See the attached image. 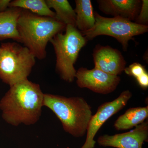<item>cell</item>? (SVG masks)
Instances as JSON below:
<instances>
[{"instance_id": "cell-5", "label": "cell", "mask_w": 148, "mask_h": 148, "mask_svg": "<svg viewBox=\"0 0 148 148\" xmlns=\"http://www.w3.org/2000/svg\"><path fill=\"white\" fill-rule=\"evenodd\" d=\"M0 79L10 86L28 79L36 57L26 47L16 42L1 46Z\"/></svg>"}, {"instance_id": "cell-2", "label": "cell", "mask_w": 148, "mask_h": 148, "mask_svg": "<svg viewBox=\"0 0 148 148\" xmlns=\"http://www.w3.org/2000/svg\"><path fill=\"white\" fill-rule=\"evenodd\" d=\"M66 27L55 18L38 16L24 9L17 23L21 42L40 60L46 57L48 43L56 35L65 30Z\"/></svg>"}, {"instance_id": "cell-1", "label": "cell", "mask_w": 148, "mask_h": 148, "mask_svg": "<svg viewBox=\"0 0 148 148\" xmlns=\"http://www.w3.org/2000/svg\"><path fill=\"white\" fill-rule=\"evenodd\" d=\"M44 95L39 85L28 79L11 86L0 101L3 118L14 126L35 124L41 114Z\"/></svg>"}, {"instance_id": "cell-8", "label": "cell", "mask_w": 148, "mask_h": 148, "mask_svg": "<svg viewBox=\"0 0 148 148\" xmlns=\"http://www.w3.org/2000/svg\"><path fill=\"white\" fill-rule=\"evenodd\" d=\"M75 78L79 87L102 94L112 92L121 81L119 77L106 73L95 68L91 70L80 68L77 71Z\"/></svg>"}, {"instance_id": "cell-18", "label": "cell", "mask_w": 148, "mask_h": 148, "mask_svg": "<svg viewBox=\"0 0 148 148\" xmlns=\"http://www.w3.org/2000/svg\"><path fill=\"white\" fill-rule=\"evenodd\" d=\"M124 71L127 75L134 77L135 78L140 76L147 71L145 67L138 63H133L128 67H125Z\"/></svg>"}, {"instance_id": "cell-12", "label": "cell", "mask_w": 148, "mask_h": 148, "mask_svg": "<svg viewBox=\"0 0 148 148\" xmlns=\"http://www.w3.org/2000/svg\"><path fill=\"white\" fill-rule=\"evenodd\" d=\"M22 11L18 8H9L0 12V40L11 39L21 42L17 30V23Z\"/></svg>"}, {"instance_id": "cell-7", "label": "cell", "mask_w": 148, "mask_h": 148, "mask_svg": "<svg viewBox=\"0 0 148 148\" xmlns=\"http://www.w3.org/2000/svg\"><path fill=\"white\" fill-rule=\"evenodd\" d=\"M132 96L130 90H124L114 101L99 106L96 113L91 117L86 131L85 143L82 148H94L95 141L94 138L98 130L112 116L124 108Z\"/></svg>"}, {"instance_id": "cell-13", "label": "cell", "mask_w": 148, "mask_h": 148, "mask_svg": "<svg viewBox=\"0 0 148 148\" xmlns=\"http://www.w3.org/2000/svg\"><path fill=\"white\" fill-rule=\"evenodd\" d=\"M76 28L80 32L88 31L95 24L93 8L90 0H76Z\"/></svg>"}, {"instance_id": "cell-16", "label": "cell", "mask_w": 148, "mask_h": 148, "mask_svg": "<svg viewBox=\"0 0 148 148\" xmlns=\"http://www.w3.org/2000/svg\"><path fill=\"white\" fill-rule=\"evenodd\" d=\"M9 8L26 10L40 16L55 17V12L49 8L45 0H14L11 1Z\"/></svg>"}, {"instance_id": "cell-10", "label": "cell", "mask_w": 148, "mask_h": 148, "mask_svg": "<svg viewBox=\"0 0 148 148\" xmlns=\"http://www.w3.org/2000/svg\"><path fill=\"white\" fill-rule=\"evenodd\" d=\"M92 56L95 68L106 73L118 76L125 69L126 62L121 52L109 46L96 45Z\"/></svg>"}, {"instance_id": "cell-4", "label": "cell", "mask_w": 148, "mask_h": 148, "mask_svg": "<svg viewBox=\"0 0 148 148\" xmlns=\"http://www.w3.org/2000/svg\"><path fill=\"white\" fill-rule=\"evenodd\" d=\"M87 41L71 25L66 26L65 33H58L50 40L56 56V69L62 79L68 82L73 81L77 72L74 65Z\"/></svg>"}, {"instance_id": "cell-20", "label": "cell", "mask_w": 148, "mask_h": 148, "mask_svg": "<svg viewBox=\"0 0 148 148\" xmlns=\"http://www.w3.org/2000/svg\"><path fill=\"white\" fill-rule=\"evenodd\" d=\"M10 0H0V12H3L9 8Z\"/></svg>"}, {"instance_id": "cell-14", "label": "cell", "mask_w": 148, "mask_h": 148, "mask_svg": "<svg viewBox=\"0 0 148 148\" xmlns=\"http://www.w3.org/2000/svg\"><path fill=\"white\" fill-rule=\"evenodd\" d=\"M148 116V106L131 108L118 118L114 127L118 130L130 129L143 123Z\"/></svg>"}, {"instance_id": "cell-21", "label": "cell", "mask_w": 148, "mask_h": 148, "mask_svg": "<svg viewBox=\"0 0 148 148\" xmlns=\"http://www.w3.org/2000/svg\"><path fill=\"white\" fill-rule=\"evenodd\" d=\"M1 46H0V55H1Z\"/></svg>"}, {"instance_id": "cell-15", "label": "cell", "mask_w": 148, "mask_h": 148, "mask_svg": "<svg viewBox=\"0 0 148 148\" xmlns=\"http://www.w3.org/2000/svg\"><path fill=\"white\" fill-rule=\"evenodd\" d=\"M49 9L55 10V18L66 26L76 27V15L75 10L67 0H46Z\"/></svg>"}, {"instance_id": "cell-19", "label": "cell", "mask_w": 148, "mask_h": 148, "mask_svg": "<svg viewBox=\"0 0 148 148\" xmlns=\"http://www.w3.org/2000/svg\"><path fill=\"white\" fill-rule=\"evenodd\" d=\"M136 80L140 87L143 89H146L148 87V74L146 71L140 76L136 78Z\"/></svg>"}, {"instance_id": "cell-17", "label": "cell", "mask_w": 148, "mask_h": 148, "mask_svg": "<svg viewBox=\"0 0 148 148\" xmlns=\"http://www.w3.org/2000/svg\"><path fill=\"white\" fill-rule=\"evenodd\" d=\"M136 24L144 26H148V1L142 0L141 8L139 14L135 19Z\"/></svg>"}, {"instance_id": "cell-11", "label": "cell", "mask_w": 148, "mask_h": 148, "mask_svg": "<svg viewBox=\"0 0 148 148\" xmlns=\"http://www.w3.org/2000/svg\"><path fill=\"white\" fill-rule=\"evenodd\" d=\"M99 9L103 13L135 21L141 8V0H98Z\"/></svg>"}, {"instance_id": "cell-6", "label": "cell", "mask_w": 148, "mask_h": 148, "mask_svg": "<svg viewBox=\"0 0 148 148\" xmlns=\"http://www.w3.org/2000/svg\"><path fill=\"white\" fill-rule=\"evenodd\" d=\"M95 24L92 29L81 32L87 41L101 35L115 38L121 44L124 51L127 50L128 42L135 36L147 33L148 26L140 25L120 17H106L94 12Z\"/></svg>"}, {"instance_id": "cell-9", "label": "cell", "mask_w": 148, "mask_h": 148, "mask_svg": "<svg viewBox=\"0 0 148 148\" xmlns=\"http://www.w3.org/2000/svg\"><path fill=\"white\" fill-rule=\"evenodd\" d=\"M148 137V121L135 126L129 132L114 135H104L98 138L100 145L117 148H143Z\"/></svg>"}, {"instance_id": "cell-3", "label": "cell", "mask_w": 148, "mask_h": 148, "mask_svg": "<svg viewBox=\"0 0 148 148\" xmlns=\"http://www.w3.org/2000/svg\"><path fill=\"white\" fill-rule=\"evenodd\" d=\"M44 106L59 119L66 132L77 138L86 133L92 114L91 107L83 98L44 94Z\"/></svg>"}]
</instances>
